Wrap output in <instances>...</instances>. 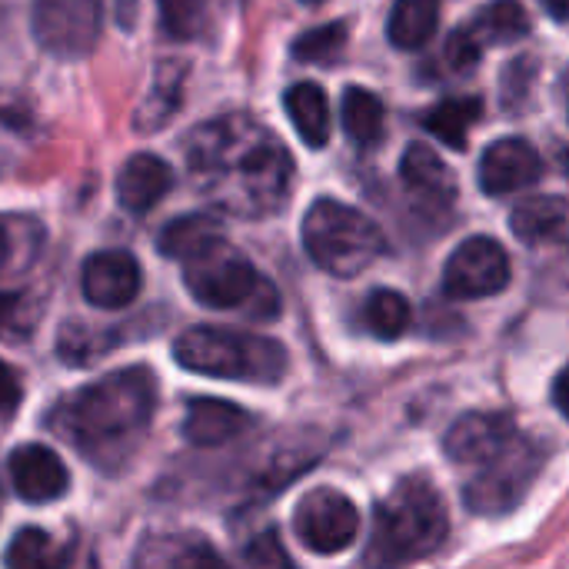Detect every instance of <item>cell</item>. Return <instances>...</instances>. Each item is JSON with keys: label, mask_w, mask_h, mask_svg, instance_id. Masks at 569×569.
I'll return each mask as SVG.
<instances>
[{"label": "cell", "mask_w": 569, "mask_h": 569, "mask_svg": "<svg viewBox=\"0 0 569 569\" xmlns=\"http://www.w3.org/2000/svg\"><path fill=\"white\" fill-rule=\"evenodd\" d=\"M193 187L223 213L267 220L283 210L293 187V157L273 130L230 113L197 123L183 143Z\"/></svg>", "instance_id": "obj_1"}, {"label": "cell", "mask_w": 569, "mask_h": 569, "mask_svg": "<svg viewBox=\"0 0 569 569\" xmlns=\"http://www.w3.org/2000/svg\"><path fill=\"white\" fill-rule=\"evenodd\" d=\"M157 410V380L147 367H123L70 393L50 427L97 467H113L133 453Z\"/></svg>", "instance_id": "obj_2"}, {"label": "cell", "mask_w": 569, "mask_h": 569, "mask_svg": "<svg viewBox=\"0 0 569 569\" xmlns=\"http://www.w3.org/2000/svg\"><path fill=\"white\" fill-rule=\"evenodd\" d=\"M447 530V510L433 483L427 477H407L387 500L377 503L367 560L383 567L423 560L440 550Z\"/></svg>", "instance_id": "obj_3"}, {"label": "cell", "mask_w": 569, "mask_h": 569, "mask_svg": "<svg viewBox=\"0 0 569 569\" xmlns=\"http://www.w3.org/2000/svg\"><path fill=\"white\" fill-rule=\"evenodd\" d=\"M183 263V283L200 307L210 310H243L250 320L280 317L277 287L257 273V267L227 243V237L210 240Z\"/></svg>", "instance_id": "obj_4"}, {"label": "cell", "mask_w": 569, "mask_h": 569, "mask_svg": "<svg viewBox=\"0 0 569 569\" xmlns=\"http://www.w3.org/2000/svg\"><path fill=\"white\" fill-rule=\"evenodd\" d=\"M173 357L183 370L217 380L280 383L287 373V350L273 337L230 327H193L180 333Z\"/></svg>", "instance_id": "obj_5"}, {"label": "cell", "mask_w": 569, "mask_h": 569, "mask_svg": "<svg viewBox=\"0 0 569 569\" xmlns=\"http://www.w3.org/2000/svg\"><path fill=\"white\" fill-rule=\"evenodd\" d=\"M303 247L320 270L350 280L383 257L387 240L370 217L340 200L323 197L303 217Z\"/></svg>", "instance_id": "obj_6"}, {"label": "cell", "mask_w": 569, "mask_h": 569, "mask_svg": "<svg viewBox=\"0 0 569 569\" xmlns=\"http://www.w3.org/2000/svg\"><path fill=\"white\" fill-rule=\"evenodd\" d=\"M540 447L517 433L497 457L480 463V473L467 483L463 503L480 517L510 513L540 473Z\"/></svg>", "instance_id": "obj_7"}, {"label": "cell", "mask_w": 569, "mask_h": 569, "mask_svg": "<svg viewBox=\"0 0 569 569\" xmlns=\"http://www.w3.org/2000/svg\"><path fill=\"white\" fill-rule=\"evenodd\" d=\"M30 27L37 43L63 60L97 47L103 30V0H33Z\"/></svg>", "instance_id": "obj_8"}, {"label": "cell", "mask_w": 569, "mask_h": 569, "mask_svg": "<svg viewBox=\"0 0 569 569\" xmlns=\"http://www.w3.org/2000/svg\"><path fill=\"white\" fill-rule=\"evenodd\" d=\"M293 530L310 553L333 557V553H343L357 540L360 513L350 497H343L340 490L320 487L300 500L293 513Z\"/></svg>", "instance_id": "obj_9"}, {"label": "cell", "mask_w": 569, "mask_h": 569, "mask_svg": "<svg viewBox=\"0 0 569 569\" xmlns=\"http://www.w3.org/2000/svg\"><path fill=\"white\" fill-rule=\"evenodd\" d=\"M510 283V257L490 237L463 240L443 267V293L453 300L493 297Z\"/></svg>", "instance_id": "obj_10"}, {"label": "cell", "mask_w": 569, "mask_h": 569, "mask_svg": "<svg viewBox=\"0 0 569 569\" xmlns=\"http://www.w3.org/2000/svg\"><path fill=\"white\" fill-rule=\"evenodd\" d=\"M140 263L127 250H100L83 260L80 290L100 310H123L140 293Z\"/></svg>", "instance_id": "obj_11"}, {"label": "cell", "mask_w": 569, "mask_h": 569, "mask_svg": "<svg viewBox=\"0 0 569 569\" xmlns=\"http://www.w3.org/2000/svg\"><path fill=\"white\" fill-rule=\"evenodd\" d=\"M540 173H543V160L523 137L497 140L480 160V187L490 197L517 193V190L537 183Z\"/></svg>", "instance_id": "obj_12"}, {"label": "cell", "mask_w": 569, "mask_h": 569, "mask_svg": "<svg viewBox=\"0 0 569 569\" xmlns=\"http://www.w3.org/2000/svg\"><path fill=\"white\" fill-rule=\"evenodd\" d=\"M513 437H517V427L510 417H503V413H467L450 427L443 450L460 467H480L483 460L497 457Z\"/></svg>", "instance_id": "obj_13"}, {"label": "cell", "mask_w": 569, "mask_h": 569, "mask_svg": "<svg viewBox=\"0 0 569 569\" xmlns=\"http://www.w3.org/2000/svg\"><path fill=\"white\" fill-rule=\"evenodd\" d=\"M10 480L17 497L27 503H53L70 487L63 460L43 443H27L10 453Z\"/></svg>", "instance_id": "obj_14"}, {"label": "cell", "mask_w": 569, "mask_h": 569, "mask_svg": "<svg viewBox=\"0 0 569 569\" xmlns=\"http://www.w3.org/2000/svg\"><path fill=\"white\" fill-rule=\"evenodd\" d=\"M400 180H403L407 193L413 197V203L423 207L427 213L450 210L453 200H457V177H453V170L427 143H413L403 153Z\"/></svg>", "instance_id": "obj_15"}, {"label": "cell", "mask_w": 569, "mask_h": 569, "mask_svg": "<svg viewBox=\"0 0 569 569\" xmlns=\"http://www.w3.org/2000/svg\"><path fill=\"white\" fill-rule=\"evenodd\" d=\"M173 190V170L153 153H133L117 173V200L127 213H150Z\"/></svg>", "instance_id": "obj_16"}, {"label": "cell", "mask_w": 569, "mask_h": 569, "mask_svg": "<svg viewBox=\"0 0 569 569\" xmlns=\"http://www.w3.org/2000/svg\"><path fill=\"white\" fill-rule=\"evenodd\" d=\"M250 427H253V417L243 407L230 403V400L197 397V400L187 403L183 437L193 447H223V443L237 440Z\"/></svg>", "instance_id": "obj_17"}, {"label": "cell", "mask_w": 569, "mask_h": 569, "mask_svg": "<svg viewBox=\"0 0 569 569\" xmlns=\"http://www.w3.org/2000/svg\"><path fill=\"white\" fill-rule=\"evenodd\" d=\"M510 227L527 247H560L569 240V203L563 197H530L510 213Z\"/></svg>", "instance_id": "obj_18"}, {"label": "cell", "mask_w": 569, "mask_h": 569, "mask_svg": "<svg viewBox=\"0 0 569 569\" xmlns=\"http://www.w3.org/2000/svg\"><path fill=\"white\" fill-rule=\"evenodd\" d=\"M183 83H187V63L183 60H160L153 70V83L143 97V103L133 113V127L140 133H153L170 123L183 100Z\"/></svg>", "instance_id": "obj_19"}, {"label": "cell", "mask_w": 569, "mask_h": 569, "mask_svg": "<svg viewBox=\"0 0 569 569\" xmlns=\"http://www.w3.org/2000/svg\"><path fill=\"white\" fill-rule=\"evenodd\" d=\"M283 107L300 133V140L313 150L327 147L330 140V130H333V117H330V100L323 93V87L303 80V83H293L283 97Z\"/></svg>", "instance_id": "obj_20"}, {"label": "cell", "mask_w": 569, "mask_h": 569, "mask_svg": "<svg viewBox=\"0 0 569 569\" xmlns=\"http://www.w3.org/2000/svg\"><path fill=\"white\" fill-rule=\"evenodd\" d=\"M483 113V103L477 97H450V100H440L437 107H430L423 113V127L443 140L447 147L453 150H463L467 140H470V130L477 127Z\"/></svg>", "instance_id": "obj_21"}, {"label": "cell", "mask_w": 569, "mask_h": 569, "mask_svg": "<svg viewBox=\"0 0 569 569\" xmlns=\"http://www.w3.org/2000/svg\"><path fill=\"white\" fill-rule=\"evenodd\" d=\"M437 23H440V0H397L390 10L387 33L393 47L417 50L437 33Z\"/></svg>", "instance_id": "obj_22"}, {"label": "cell", "mask_w": 569, "mask_h": 569, "mask_svg": "<svg viewBox=\"0 0 569 569\" xmlns=\"http://www.w3.org/2000/svg\"><path fill=\"white\" fill-rule=\"evenodd\" d=\"M340 117H343V130L357 147H373L383 137L387 127V110L383 100L363 87H347L343 103H340Z\"/></svg>", "instance_id": "obj_23"}, {"label": "cell", "mask_w": 569, "mask_h": 569, "mask_svg": "<svg viewBox=\"0 0 569 569\" xmlns=\"http://www.w3.org/2000/svg\"><path fill=\"white\" fill-rule=\"evenodd\" d=\"M223 237V227L217 217L210 213H187L170 220L160 237H157V250L170 260H187L190 253H197L200 247H207L210 240Z\"/></svg>", "instance_id": "obj_24"}, {"label": "cell", "mask_w": 569, "mask_h": 569, "mask_svg": "<svg viewBox=\"0 0 569 569\" xmlns=\"http://www.w3.org/2000/svg\"><path fill=\"white\" fill-rule=\"evenodd\" d=\"M470 30L480 37V43H513L530 33V13L520 0H493L477 13Z\"/></svg>", "instance_id": "obj_25"}, {"label": "cell", "mask_w": 569, "mask_h": 569, "mask_svg": "<svg viewBox=\"0 0 569 569\" xmlns=\"http://www.w3.org/2000/svg\"><path fill=\"white\" fill-rule=\"evenodd\" d=\"M137 560L140 563H157V567H220L217 550L210 543H203L200 537H163V540H150Z\"/></svg>", "instance_id": "obj_26"}, {"label": "cell", "mask_w": 569, "mask_h": 569, "mask_svg": "<svg viewBox=\"0 0 569 569\" xmlns=\"http://www.w3.org/2000/svg\"><path fill=\"white\" fill-rule=\"evenodd\" d=\"M413 320L410 300L397 290H373L363 303V323L370 327L373 337L380 340H397L407 333Z\"/></svg>", "instance_id": "obj_27"}, {"label": "cell", "mask_w": 569, "mask_h": 569, "mask_svg": "<svg viewBox=\"0 0 569 569\" xmlns=\"http://www.w3.org/2000/svg\"><path fill=\"white\" fill-rule=\"evenodd\" d=\"M343 47H347V23L337 20V23H323L317 30H307L293 43V57L303 63H333V60H340Z\"/></svg>", "instance_id": "obj_28"}, {"label": "cell", "mask_w": 569, "mask_h": 569, "mask_svg": "<svg viewBox=\"0 0 569 569\" xmlns=\"http://www.w3.org/2000/svg\"><path fill=\"white\" fill-rule=\"evenodd\" d=\"M7 567H60L63 557L57 553V543L43 533V530H20L13 537V543L7 547V557H3Z\"/></svg>", "instance_id": "obj_29"}, {"label": "cell", "mask_w": 569, "mask_h": 569, "mask_svg": "<svg viewBox=\"0 0 569 569\" xmlns=\"http://www.w3.org/2000/svg\"><path fill=\"white\" fill-rule=\"evenodd\" d=\"M160 23L173 40H193L207 23V0H157Z\"/></svg>", "instance_id": "obj_30"}, {"label": "cell", "mask_w": 569, "mask_h": 569, "mask_svg": "<svg viewBox=\"0 0 569 569\" xmlns=\"http://www.w3.org/2000/svg\"><path fill=\"white\" fill-rule=\"evenodd\" d=\"M447 63L457 70V73H463V70H473L477 63H480V53H483V43H480V37L470 30V27H460V30H453L450 33V40H447Z\"/></svg>", "instance_id": "obj_31"}, {"label": "cell", "mask_w": 569, "mask_h": 569, "mask_svg": "<svg viewBox=\"0 0 569 569\" xmlns=\"http://www.w3.org/2000/svg\"><path fill=\"white\" fill-rule=\"evenodd\" d=\"M247 563H253V567H290V553L283 550L280 537L273 530H267L263 537H257L247 547Z\"/></svg>", "instance_id": "obj_32"}, {"label": "cell", "mask_w": 569, "mask_h": 569, "mask_svg": "<svg viewBox=\"0 0 569 569\" xmlns=\"http://www.w3.org/2000/svg\"><path fill=\"white\" fill-rule=\"evenodd\" d=\"M20 403V380L17 373L0 360V413H10Z\"/></svg>", "instance_id": "obj_33"}, {"label": "cell", "mask_w": 569, "mask_h": 569, "mask_svg": "<svg viewBox=\"0 0 569 569\" xmlns=\"http://www.w3.org/2000/svg\"><path fill=\"white\" fill-rule=\"evenodd\" d=\"M17 307H20V300L13 293H0V333H7V327L13 323Z\"/></svg>", "instance_id": "obj_34"}, {"label": "cell", "mask_w": 569, "mask_h": 569, "mask_svg": "<svg viewBox=\"0 0 569 569\" xmlns=\"http://www.w3.org/2000/svg\"><path fill=\"white\" fill-rule=\"evenodd\" d=\"M553 400H557V407H560V413L569 420V370H563L560 377H557V387H553Z\"/></svg>", "instance_id": "obj_35"}, {"label": "cell", "mask_w": 569, "mask_h": 569, "mask_svg": "<svg viewBox=\"0 0 569 569\" xmlns=\"http://www.w3.org/2000/svg\"><path fill=\"white\" fill-rule=\"evenodd\" d=\"M540 3H543L557 20H567L569 17V0H540Z\"/></svg>", "instance_id": "obj_36"}, {"label": "cell", "mask_w": 569, "mask_h": 569, "mask_svg": "<svg viewBox=\"0 0 569 569\" xmlns=\"http://www.w3.org/2000/svg\"><path fill=\"white\" fill-rule=\"evenodd\" d=\"M7 257H10V240H7V227L0 223V270L7 263Z\"/></svg>", "instance_id": "obj_37"}, {"label": "cell", "mask_w": 569, "mask_h": 569, "mask_svg": "<svg viewBox=\"0 0 569 569\" xmlns=\"http://www.w3.org/2000/svg\"><path fill=\"white\" fill-rule=\"evenodd\" d=\"M307 3H320V0H307Z\"/></svg>", "instance_id": "obj_38"}]
</instances>
